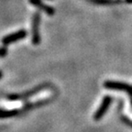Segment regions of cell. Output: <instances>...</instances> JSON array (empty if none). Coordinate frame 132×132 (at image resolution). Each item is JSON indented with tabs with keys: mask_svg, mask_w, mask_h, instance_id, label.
Here are the masks:
<instances>
[{
	"mask_svg": "<svg viewBox=\"0 0 132 132\" xmlns=\"http://www.w3.org/2000/svg\"><path fill=\"white\" fill-rule=\"evenodd\" d=\"M51 86L50 84H42V85H39L38 86L34 87L33 89L29 91H27L25 93L22 94H13V95H8L6 96V99L9 100V101H21V100H27L29 97L34 96L35 95H37L38 93L41 92L44 89H47L48 87Z\"/></svg>",
	"mask_w": 132,
	"mask_h": 132,
	"instance_id": "6da1fadb",
	"label": "cell"
},
{
	"mask_svg": "<svg viewBox=\"0 0 132 132\" xmlns=\"http://www.w3.org/2000/svg\"><path fill=\"white\" fill-rule=\"evenodd\" d=\"M104 87L108 90L124 91V92H127L129 96H132V85L126 84V82L107 80L104 82Z\"/></svg>",
	"mask_w": 132,
	"mask_h": 132,
	"instance_id": "7a4b0ae2",
	"label": "cell"
},
{
	"mask_svg": "<svg viewBox=\"0 0 132 132\" xmlns=\"http://www.w3.org/2000/svg\"><path fill=\"white\" fill-rule=\"evenodd\" d=\"M39 25H40V14L39 12H35L32 16V43L34 45H39L40 42Z\"/></svg>",
	"mask_w": 132,
	"mask_h": 132,
	"instance_id": "3957f363",
	"label": "cell"
},
{
	"mask_svg": "<svg viewBox=\"0 0 132 132\" xmlns=\"http://www.w3.org/2000/svg\"><path fill=\"white\" fill-rule=\"evenodd\" d=\"M111 103H112V97L110 95H105L103 98V100H102L101 105H99V107L97 108L96 112L94 114V120L99 121V120L101 119L104 116H105V114L106 113L107 109L110 106Z\"/></svg>",
	"mask_w": 132,
	"mask_h": 132,
	"instance_id": "277c9868",
	"label": "cell"
},
{
	"mask_svg": "<svg viewBox=\"0 0 132 132\" xmlns=\"http://www.w3.org/2000/svg\"><path fill=\"white\" fill-rule=\"evenodd\" d=\"M27 31L25 29H20V30L16 31V32L11 33L9 35L5 36L2 39V43L4 45L7 46L9 44L13 43V42H16V41H19L20 39H23L27 37Z\"/></svg>",
	"mask_w": 132,
	"mask_h": 132,
	"instance_id": "5b68a950",
	"label": "cell"
},
{
	"mask_svg": "<svg viewBox=\"0 0 132 132\" xmlns=\"http://www.w3.org/2000/svg\"><path fill=\"white\" fill-rule=\"evenodd\" d=\"M29 2L30 3L31 5H33V6H37L40 10L44 11L48 16H53L54 13H55V9H54L52 6L43 4L41 0H29Z\"/></svg>",
	"mask_w": 132,
	"mask_h": 132,
	"instance_id": "8992f818",
	"label": "cell"
},
{
	"mask_svg": "<svg viewBox=\"0 0 132 132\" xmlns=\"http://www.w3.org/2000/svg\"><path fill=\"white\" fill-rule=\"evenodd\" d=\"M7 54V47L4 45L3 47H0V57L3 58Z\"/></svg>",
	"mask_w": 132,
	"mask_h": 132,
	"instance_id": "52a82bcc",
	"label": "cell"
},
{
	"mask_svg": "<svg viewBox=\"0 0 132 132\" xmlns=\"http://www.w3.org/2000/svg\"><path fill=\"white\" fill-rule=\"evenodd\" d=\"M121 120L124 122V123L128 124V126L132 127V121H131V120H129V119H128V118H127V117H122V118H121Z\"/></svg>",
	"mask_w": 132,
	"mask_h": 132,
	"instance_id": "ba28073f",
	"label": "cell"
},
{
	"mask_svg": "<svg viewBox=\"0 0 132 132\" xmlns=\"http://www.w3.org/2000/svg\"><path fill=\"white\" fill-rule=\"evenodd\" d=\"M126 2L128 4H132V0H126Z\"/></svg>",
	"mask_w": 132,
	"mask_h": 132,
	"instance_id": "9c48e42d",
	"label": "cell"
},
{
	"mask_svg": "<svg viewBox=\"0 0 132 132\" xmlns=\"http://www.w3.org/2000/svg\"><path fill=\"white\" fill-rule=\"evenodd\" d=\"M130 105H131V107H132V96H130Z\"/></svg>",
	"mask_w": 132,
	"mask_h": 132,
	"instance_id": "30bf717a",
	"label": "cell"
},
{
	"mask_svg": "<svg viewBox=\"0 0 132 132\" xmlns=\"http://www.w3.org/2000/svg\"><path fill=\"white\" fill-rule=\"evenodd\" d=\"M2 76H3V74H2V72H0V79H1V78H2Z\"/></svg>",
	"mask_w": 132,
	"mask_h": 132,
	"instance_id": "8fae6325",
	"label": "cell"
}]
</instances>
